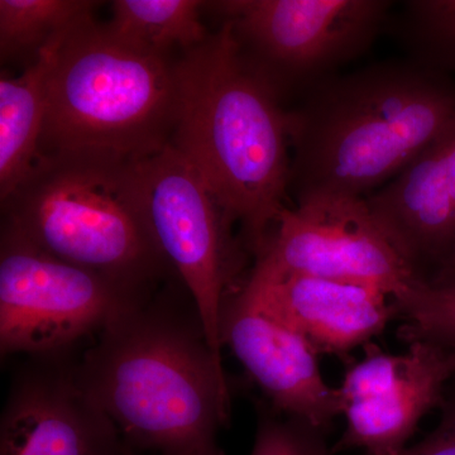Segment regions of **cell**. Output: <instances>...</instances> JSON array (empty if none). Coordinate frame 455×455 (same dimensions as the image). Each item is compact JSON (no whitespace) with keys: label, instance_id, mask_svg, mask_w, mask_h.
I'll use <instances>...</instances> for the list:
<instances>
[{"label":"cell","instance_id":"5b68a950","mask_svg":"<svg viewBox=\"0 0 455 455\" xmlns=\"http://www.w3.org/2000/svg\"><path fill=\"white\" fill-rule=\"evenodd\" d=\"M179 57L121 40L95 14L83 20L51 68L38 156L94 148L142 160L171 145L180 108Z\"/></svg>","mask_w":455,"mask_h":455},{"label":"cell","instance_id":"3957f363","mask_svg":"<svg viewBox=\"0 0 455 455\" xmlns=\"http://www.w3.org/2000/svg\"><path fill=\"white\" fill-rule=\"evenodd\" d=\"M171 146L193 164L253 259L289 208L287 109L242 61L226 25L179 57Z\"/></svg>","mask_w":455,"mask_h":455},{"label":"cell","instance_id":"44dd1931","mask_svg":"<svg viewBox=\"0 0 455 455\" xmlns=\"http://www.w3.org/2000/svg\"><path fill=\"white\" fill-rule=\"evenodd\" d=\"M439 410L435 429L396 455H455V377L447 386Z\"/></svg>","mask_w":455,"mask_h":455},{"label":"cell","instance_id":"603a6c76","mask_svg":"<svg viewBox=\"0 0 455 455\" xmlns=\"http://www.w3.org/2000/svg\"><path fill=\"white\" fill-rule=\"evenodd\" d=\"M137 455H140V454H137Z\"/></svg>","mask_w":455,"mask_h":455},{"label":"cell","instance_id":"7c38bea8","mask_svg":"<svg viewBox=\"0 0 455 455\" xmlns=\"http://www.w3.org/2000/svg\"><path fill=\"white\" fill-rule=\"evenodd\" d=\"M220 341L281 414L325 433L343 414L339 388L325 381L319 355L244 283L224 302Z\"/></svg>","mask_w":455,"mask_h":455},{"label":"cell","instance_id":"ba28073f","mask_svg":"<svg viewBox=\"0 0 455 455\" xmlns=\"http://www.w3.org/2000/svg\"><path fill=\"white\" fill-rule=\"evenodd\" d=\"M155 293L136 291L57 259L4 228L0 229L3 358L71 353L84 338L100 333Z\"/></svg>","mask_w":455,"mask_h":455},{"label":"cell","instance_id":"277c9868","mask_svg":"<svg viewBox=\"0 0 455 455\" xmlns=\"http://www.w3.org/2000/svg\"><path fill=\"white\" fill-rule=\"evenodd\" d=\"M137 163L106 149L40 155L0 202L2 228L57 259L157 292L179 280L149 232Z\"/></svg>","mask_w":455,"mask_h":455},{"label":"cell","instance_id":"52a82bcc","mask_svg":"<svg viewBox=\"0 0 455 455\" xmlns=\"http://www.w3.org/2000/svg\"><path fill=\"white\" fill-rule=\"evenodd\" d=\"M140 199L158 251L196 304L221 359L220 315L243 281L250 253L200 173L169 145L137 163Z\"/></svg>","mask_w":455,"mask_h":455},{"label":"cell","instance_id":"8fae6325","mask_svg":"<svg viewBox=\"0 0 455 455\" xmlns=\"http://www.w3.org/2000/svg\"><path fill=\"white\" fill-rule=\"evenodd\" d=\"M71 353L29 357L18 371L0 418V455H137L84 391Z\"/></svg>","mask_w":455,"mask_h":455},{"label":"cell","instance_id":"ac0fdd59","mask_svg":"<svg viewBox=\"0 0 455 455\" xmlns=\"http://www.w3.org/2000/svg\"><path fill=\"white\" fill-rule=\"evenodd\" d=\"M407 59L455 74V0H407L392 13L387 29Z\"/></svg>","mask_w":455,"mask_h":455},{"label":"cell","instance_id":"30bf717a","mask_svg":"<svg viewBox=\"0 0 455 455\" xmlns=\"http://www.w3.org/2000/svg\"><path fill=\"white\" fill-rule=\"evenodd\" d=\"M363 350V357L346 364L339 387L346 429L331 454L358 449L396 455L425 416L442 405L455 377V347L414 340L397 355L371 341Z\"/></svg>","mask_w":455,"mask_h":455},{"label":"cell","instance_id":"8992f818","mask_svg":"<svg viewBox=\"0 0 455 455\" xmlns=\"http://www.w3.org/2000/svg\"><path fill=\"white\" fill-rule=\"evenodd\" d=\"M390 0H214L204 17L226 25L251 73L284 108L361 59L387 29Z\"/></svg>","mask_w":455,"mask_h":455},{"label":"cell","instance_id":"7402d4cb","mask_svg":"<svg viewBox=\"0 0 455 455\" xmlns=\"http://www.w3.org/2000/svg\"><path fill=\"white\" fill-rule=\"evenodd\" d=\"M427 281H435V283H455V252L451 254V259L434 274V276Z\"/></svg>","mask_w":455,"mask_h":455},{"label":"cell","instance_id":"9c48e42d","mask_svg":"<svg viewBox=\"0 0 455 455\" xmlns=\"http://www.w3.org/2000/svg\"><path fill=\"white\" fill-rule=\"evenodd\" d=\"M250 274L362 284L392 300L423 280L383 235L364 199L313 200L284 209Z\"/></svg>","mask_w":455,"mask_h":455},{"label":"cell","instance_id":"ffe728a7","mask_svg":"<svg viewBox=\"0 0 455 455\" xmlns=\"http://www.w3.org/2000/svg\"><path fill=\"white\" fill-rule=\"evenodd\" d=\"M256 438L251 455H333L328 433L276 411L269 403L257 405Z\"/></svg>","mask_w":455,"mask_h":455},{"label":"cell","instance_id":"6da1fadb","mask_svg":"<svg viewBox=\"0 0 455 455\" xmlns=\"http://www.w3.org/2000/svg\"><path fill=\"white\" fill-rule=\"evenodd\" d=\"M75 372L137 454L226 455L230 381L180 281L110 323Z\"/></svg>","mask_w":455,"mask_h":455},{"label":"cell","instance_id":"5bb4252c","mask_svg":"<svg viewBox=\"0 0 455 455\" xmlns=\"http://www.w3.org/2000/svg\"><path fill=\"white\" fill-rule=\"evenodd\" d=\"M243 283L317 355H334L344 364L353 361V350L398 319L390 296L362 284L302 275L262 278L250 272Z\"/></svg>","mask_w":455,"mask_h":455},{"label":"cell","instance_id":"7a4b0ae2","mask_svg":"<svg viewBox=\"0 0 455 455\" xmlns=\"http://www.w3.org/2000/svg\"><path fill=\"white\" fill-rule=\"evenodd\" d=\"M290 196L364 199L455 121V80L407 59L329 77L290 109Z\"/></svg>","mask_w":455,"mask_h":455},{"label":"cell","instance_id":"e0dca14e","mask_svg":"<svg viewBox=\"0 0 455 455\" xmlns=\"http://www.w3.org/2000/svg\"><path fill=\"white\" fill-rule=\"evenodd\" d=\"M100 4L92 0H0L2 68L26 70Z\"/></svg>","mask_w":455,"mask_h":455},{"label":"cell","instance_id":"d6986e66","mask_svg":"<svg viewBox=\"0 0 455 455\" xmlns=\"http://www.w3.org/2000/svg\"><path fill=\"white\" fill-rule=\"evenodd\" d=\"M394 302L403 322L398 329L401 339L455 347V283L421 280Z\"/></svg>","mask_w":455,"mask_h":455},{"label":"cell","instance_id":"4fadbf2b","mask_svg":"<svg viewBox=\"0 0 455 455\" xmlns=\"http://www.w3.org/2000/svg\"><path fill=\"white\" fill-rule=\"evenodd\" d=\"M364 200L407 265L430 280L455 252V121Z\"/></svg>","mask_w":455,"mask_h":455},{"label":"cell","instance_id":"9a60e30c","mask_svg":"<svg viewBox=\"0 0 455 455\" xmlns=\"http://www.w3.org/2000/svg\"><path fill=\"white\" fill-rule=\"evenodd\" d=\"M68 33L52 42L20 74L5 68L0 71V202L22 182L37 161L47 83L57 51Z\"/></svg>","mask_w":455,"mask_h":455},{"label":"cell","instance_id":"2e32d148","mask_svg":"<svg viewBox=\"0 0 455 455\" xmlns=\"http://www.w3.org/2000/svg\"><path fill=\"white\" fill-rule=\"evenodd\" d=\"M106 23L121 40L163 56L188 52L211 36L200 0H114Z\"/></svg>","mask_w":455,"mask_h":455}]
</instances>
